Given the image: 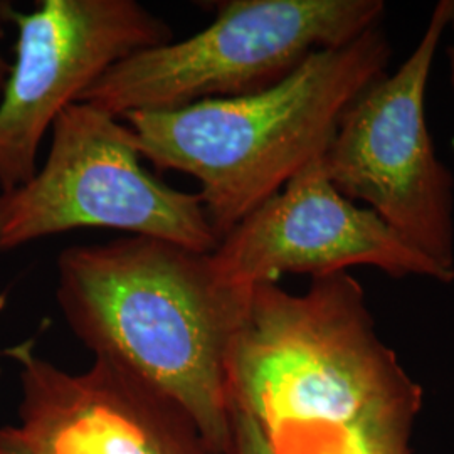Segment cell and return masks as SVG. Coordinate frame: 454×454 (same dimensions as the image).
Segmentation results:
<instances>
[{"mask_svg": "<svg viewBox=\"0 0 454 454\" xmlns=\"http://www.w3.org/2000/svg\"><path fill=\"white\" fill-rule=\"evenodd\" d=\"M56 268L78 340L182 407L212 454L231 453L227 358L253 288L224 283L211 253L145 236L69 246Z\"/></svg>", "mask_w": 454, "mask_h": 454, "instance_id": "obj_1", "label": "cell"}, {"mask_svg": "<svg viewBox=\"0 0 454 454\" xmlns=\"http://www.w3.org/2000/svg\"><path fill=\"white\" fill-rule=\"evenodd\" d=\"M389 37L377 26L356 41L311 54L260 93L123 116L142 159L189 174L221 241L249 212L325 155L341 114L386 74Z\"/></svg>", "mask_w": 454, "mask_h": 454, "instance_id": "obj_2", "label": "cell"}, {"mask_svg": "<svg viewBox=\"0 0 454 454\" xmlns=\"http://www.w3.org/2000/svg\"><path fill=\"white\" fill-rule=\"evenodd\" d=\"M204 31L112 66L80 101L123 118L247 97L288 78L311 54L377 27L382 0H227Z\"/></svg>", "mask_w": 454, "mask_h": 454, "instance_id": "obj_3", "label": "cell"}, {"mask_svg": "<svg viewBox=\"0 0 454 454\" xmlns=\"http://www.w3.org/2000/svg\"><path fill=\"white\" fill-rule=\"evenodd\" d=\"M51 131L48 159L33 179L0 192V253L82 227L116 229L197 253L217 247L199 194L148 172L127 123L76 101Z\"/></svg>", "mask_w": 454, "mask_h": 454, "instance_id": "obj_4", "label": "cell"}, {"mask_svg": "<svg viewBox=\"0 0 454 454\" xmlns=\"http://www.w3.org/2000/svg\"><path fill=\"white\" fill-rule=\"evenodd\" d=\"M454 0L436 4L416 49L347 106L324 155L343 197L367 202L424 256L454 275V177L436 155L426 91Z\"/></svg>", "mask_w": 454, "mask_h": 454, "instance_id": "obj_5", "label": "cell"}, {"mask_svg": "<svg viewBox=\"0 0 454 454\" xmlns=\"http://www.w3.org/2000/svg\"><path fill=\"white\" fill-rule=\"evenodd\" d=\"M16 26V59L0 95V192L37 172L39 148L67 106L121 59L172 43V29L135 0H41L0 7Z\"/></svg>", "mask_w": 454, "mask_h": 454, "instance_id": "obj_6", "label": "cell"}, {"mask_svg": "<svg viewBox=\"0 0 454 454\" xmlns=\"http://www.w3.org/2000/svg\"><path fill=\"white\" fill-rule=\"evenodd\" d=\"M231 286L278 283L285 273L317 276L372 266L392 278L421 276L453 283L454 275L407 243L372 209H360L333 187L324 155L232 227L211 253Z\"/></svg>", "mask_w": 454, "mask_h": 454, "instance_id": "obj_7", "label": "cell"}, {"mask_svg": "<svg viewBox=\"0 0 454 454\" xmlns=\"http://www.w3.org/2000/svg\"><path fill=\"white\" fill-rule=\"evenodd\" d=\"M4 356L20 382L16 429L37 454H212L182 407L105 358L73 373L33 340Z\"/></svg>", "mask_w": 454, "mask_h": 454, "instance_id": "obj_8", "label": "cell"}, {"mask_svg": "<svg viewBox=\"0 0 454 454\" xmlns=\"http://www.w3.org/2000/svg\"><path fill=\"white\" fill-rule=\"evenodd\" d=\"M232 411V446L229 454H273L258 424L243 411Z\"/></svg>", "mask_w": 454, "mask_h": 454, "instance_id": "obj_9", "label": "cell"}, {"mask_svg": "<svg viewBox=\"0 0 454 454\" xmlns=\"http://www.w3.org/2000/svg\"><path fill=\"white\" fill-rule=\"evenodd\" d=\"M0 454H37L22 439L16 426L0 427Z\"/></svg>", "mask_w": 454, "mask_h": 454, "instance_id": "obj_10", "label": "cell"}, {"mask_svg": "<svg viewBox=\"0 0 454 454\" xmlns=\"http://www.w3.org/2000/svg\"><path fill=\"white\" fill-rule=\"evenodd\" d=\"M11 69H12V65L11 63H7V59L2 56V52H0V95H2V90H4V86H5V82H7V78H9V74H11Z\"/></svg>", "mask_w": 454, "mask_h": 454, "instance_id": "obj_11", "label": "cell"}, {"mask_svg": "<svg viewBox=\"0 0 454 454\" xmlns=\"http://www.w3.org/2000/svg\"><path fill=\"white\" fill-rule=\"evenodd\" d=\"M451 24H453L454 27V11H453V17H451ZM448 54H450V63H451V82H453V90H454V43L453 46L450 48V51H448Z\"/></svg>", "mask_w": 454, "mask_h": 454, "instance_id": "obj_12", "label": "cell"}]
</instances>
